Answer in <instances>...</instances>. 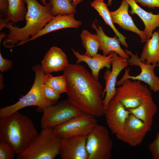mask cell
Segmentation results:
<instances>
[{
  "instance_id": "1",
  "label": "cell",
  "mask_w": 159,
  "mask_h": 159,
  "mask_svg": "<svg viewBox=\"0 0 159 159\" xmlns=\"http://www.w3.org/2000/svg\"><path fill=\"white\" fill-rule=\"evenodd\" d=\"M68 100L83 112L96 117L104 114L102 86L83 66L69 64L64 71Z\"/></svg>"
},
{
  "instance_id": "2",
  "label": "cell",
  "mask_w": 159,
  "mask_h": 159,
  "mask_svg": "<svg viewBox=\"0 0 159 159\" xmlns=\"http://www.w3.org/2000/svg\"><path fill=\"white\" fill-rule=\"evenodd\" d=\"M24 1L27 7L25 16L26 24L22 28L9 21L4 24L3 28L9 30V34L2 43L5 47L11 48L16 44L19 46L25 43L30 37L35 36L55 17L51 13L52 5L49 2L42 5L37 0Z\"/></svg>"
},
{
  "instance_id": "3",
  "label": "cell",
  "mask_w": 159,
  "mask_h": 159,
  "mask_svg": "<svg viewBox=\"0 0 159 159\" xmlns=\"http://www.w3.org/2000/svg\"><path fill=\"white\" fill-rule=\"evenodd\" d=\"M38 134L31 119L18 111L0 119V140L9 143L18 155L29 147Z\"/></svg>"
},
{
  "instance_id": "4",
  "label": "cell",
  "mask_w": 159,
  "mask_h": 159,
  "mask_svg": "<svg viewBox=\"0 0 159 159\" xmlns=\"http://www.w3.org/2000/svg\"><path fill=\"white\" fill-rule=\"evenodd\" d=\"M32 69L35 72L33 84L28 92L15 104L1 108L0 110V119L26 107L38 106L39 111L44 108L55 104L56 102L49 100L44 96L43 88L47 74L43 72L41 65L33 66Z\"/></svg>"
},
{
  "instance_id": "5",
  "label": "cell",
  "mask_w": 159,
  "mask_h": 159,
  "mask_svg": "<svg viewBox=\"0 0 159 159\" xmlns=\"http://www.w3.org/2000/svg\"><path fill=\"white\" fill-rule=\"evenodd\" d=\"M61 139L53 129H42L29 147L18 159H54L59 155Z\"/></svg>"
},
{
  "instance_id": "6",
  "label": "cell",
  "mask_w": 159,
  "mask_h": 159,
  "mask_svg": "<svg viewBox=\"0 0 159 159\" xmlns=\"http://www.w3.org/2000/svg\"><path fill=\"white\" fill-rule=\"evenodd\" d=\"M113 146L108 130L98 124L87 135L86 149L88 159H110Z\"/></svg>"
},
{
  "instance_id": "7",
  "label": "cell",
  "mask_w": 159,
  "mask_h": 159,
  "mask_svg": "<svg viewBox=\"0 0 159 159\" xmlns=\"http://www.w3.org/2000/svg\"><path fill=\"white\" fill-rule=\"evenodd\" d=\"M141 82L129 79L125 80L116 88V93L113 99L120 102L127 109L138 107L152 96L150 90Z\"/></svg>"
},
{
  "instance_id": "8",
  "label": "cell",
  "mask_w": 159,
  "mask_h": 159,
  "mask_svg": "<svg viewBox=\"0 0 159 159\" xmlns=\"http://www.w3.org/2000/svg\"><path fill=\"white\" fill-rule=\"evenodd\" d=\"M40 123L42 129L54 127L62 124L83 112L68 100L43 108Z\"/></svg>"
},
{
  "instance_id": "9",
  "label": "cell",
  "mask_w": 159,
  "mask_h": 159,
  "mask_svg": "<svg viewBox=\"0 0 159 159\" xmlns=\"http://www.w3.org/2000/svg\"><path fill=\"white\" fill-rule=\"evenodd\" d=\"M96 117L83 113L53 128L54 134L60 139L80 135H87L97 124Z\"/></svg>"
},
{
  "instance_id": "10",
  "label": "cell",
  "mask_w": 159,
  "mask_h": 159,
  "mask_svg": "<svg viewBox=\"0 0 159 159\" xmlns=\"http://www.w3.org/2000/svg\"><path fill=\"white\" fill-rule=\"evenodd\" d=\"M125 51L130 56L127 59L128 65L139 66L141 72L137 76H132L129 74L130 68L126 69L123 75L117 82L116 85H120L125 80L128 79L139 80L148 85L151 90L155 92L159 91V77L154 73V69L157 66L156 65L143 62L140 60L137 53L134 54L131 51L127 49H125Z\"/></svg>"
},
{
  "instance_id": "11",
  "label": "cell",
  "mask_w": 159,
  "mask_h": 159,
  "mask_svg": "<svg viewBox=\"0 0 159 159\" xmlns=\"http://www.w3.org/2000/svg\"><path fill=\"white\" fill-rule=\"evenodd\" d=\"M151 128L130 113L123 129L116 136L118 139L135 147L141 144Z\"/></svg>"
},
{
  "instance_id": "12",
  "label": "cell",
  "mask_w": 159,
  "mask_h": 159,
  "mask_svg": "<svg viewBox=\"0 0 159 159\" xmlns=\"http://www.w3.org/2000/svg\"><path fill=\"white\" fill-rule=\"evenodd\" d=\"M112 53L113 59L112 69L110 71L107 69L104 76L105 87L102 92V97H104L105 93V98L103 100L104 111L116 95L115 86L118 76L120 72L128 65L127 59L118 56L116 53L112 52Z\"/></svg>"
},
{
  "instance_id": "13",
  "label": "cell",
  "mask_w": 159,
  "mask_h": 159,
  "mask_svg": "<svg viewBox=\"0 0 159 159\" xmlns=\"http://www.w3.org/2000/svg\"><path fill=\"white\" fill-rule=\"evenodd\" d=\"M130 113L119 101L112 99L105 110L106 123L115 135L123 129Z\"/></svg>"
},
{
  "instance_id": "14",
  "label": "cell",
  "mask_w": 159,
  "mask_h": 159,
  "mask_svg": "<svg viewBox=\"0 0 159 159\" xmlns=\"http://www.w3.org/2000/svg\"><path fill=\"white\" fill-rule=\"evenodd\" d=\"M87 135L61 139L59 155L62 159H88L86 149Z\"/></svg>"
},
{
  "instance_id": "15",
  "label": "cell",
  "mask_w": 159,
  "mask_h": 159,
  "mask_svg": "<svg viewBox=\"0 0 159 159\" xmlns=\"http://www.w3.org/2000/svg\"><path fill=\"white\" fill-rule=\"evenodd\" d=\"M129 5L125 0H122L121 5L117 10L110 11L113 24H118L123 29L134 32L140 37L141 43L147 41L143 31L138 29L128 13Z\"/></svg>"
},
{
  "instance_id": "16",
  "label": "cell",
  "mask_w": 159,
  "mask_h": 159,
  "mask_svg": "<svg viewBox=\"0 0 159 159\" xmlns=\"http://www.w3.org/2000/svg\"><path fill=\"white\" fill-rule=\"evenodd\" d=\"M69 64L67 57L62 49L53 46L48 51L41 65L45 74L64 71Z\"/></svg>"
},
{
  "instance_id": "17",
  "label": "cell",
  "mask_w": 159,
  "mask_h": 159,
  "mask_svg": "<svg viewBox=\"0 0 159 159\" xmlns=\"http://www.w3.org/2000/svg\"><path fill=\"white\" fill-rule=\"evenodd\" d=\"M92 27L96 31L100 42L99 49L102 51L103 55L108 56L112 52H114L121 57L127 59H129V55L121 47L120 40L117 36L113 37L108 36L104 32L102 26H97L94 21L92 22Z\"/></svg>"
},
{
  "instance_id": "18",
  "label": "cell",
  "mask_w": 159,
  "mask_h": 159,
  "mask_svg": "<svg viewBox=\"0 0 159 159\" xmlns=\"http://www.w3.org/2000/svg\"><path fill=\"white\" fill-rule=\"evenodd\" d=\"M72 51L77 58V64L84 62L87 64L91 70V74L96 80H98L100 70L105 67L107 69L112 66L113 59L112 52L108 56L97 54L92 57L87 56L83 54H80L77 51L72 48Z\"/></svg>"
},
{
  "instance_id": "19",
  "label": "cell",
  "mask_w": 159,
  "mask_h": 159,
  "mask_svg": "<svg viewBox=\"0 0 159 159\" xmlns=\"http://www.w3.org/2000/svg\"><path fill=\"white\" fill-rule=\"evenodd\" d=\"M82 24L81 21L74 18V14H58L55 16L42 30L35 36L28 40L27 42L34 40L41 36L57 30L68 28H77L79 27Z\"/></svg>"
},
{
  "instance_id": "20",
  "label": "cell",
  "mask_w": 159,
  "mask_h": 159,
  "mask_svg": "<svg viewBox=\"0 0 159 159\" xmlns=\"http://www.w3.org/2000/svg\"><path fill=\"white\" fill-rule=\"evenodd\" d=\"M125 0L131 8L130 13L137 15L143 21L145 26L143 31L147 40L152 37L153 31L159 27V12L158 14H154L143 9L134 0Z\"/></svg>"
},
{
  "instance_id": "21",
  "label": "cell",
  "mask_w": 159,
  "mask_h": 159,
  "mask_svg": "<svg viewBox=\"0 0 159 159\" xmlns=\"http://www.w3.org/2000/svg\"><path fill=\"white\" fill-rule=\"evenodd\" d=\"M140 59L143 62L156 64L159 67V33L154 31L152 37L146 41Z\"/></svg>"
},
{
  "instance_id": "22",
  "label": "cell",
  "mask_w": 159,
  "mask_h": 159,
  "mask_svg": "<svg viewBox=\"0 0 159 159\" xmlns=\"http://www.w3.org/2000/svg\"><path fill=\"white\" fill-rule=\"evenodd\" d=\"M132 114L146 125L152 126L153 118L157 110V107L150 96L138 107L127 109Z\"/></svg>"
},
{
  "instance_id": "23",
  "label": "cell",
  "mask_w": 159,
  "mask_h": 159,
  "mask_svg": "<svg viewBox=\"0 0 159 159\" xmlns=\"http://www.w3.org/2000/svg\"><path fill=\"white\" fill-rule=\"evenodd\" d=\"M91 6L98 13L102 18L105 24L108 25L117 36L120 43L126 47H128L126 41V37L121 34L114 25L107 4L103 0H94L91 4Z\"/></svg>"
},
{
  "instance_id": "24",
  "label": "cell",
  "mask_w": 159,
  "mask_h": 159,
  "mask_svg": "<svg viewBox=\"0 0 159 159\" xmlns=\"http://www.w3.org/2000/svg\"><path fill=\"white\" fill-rule=\"evenodd\" d=\"M8 8L6 18L7 21L15 24L24 19L26 9L24 0H7Z\"/></svg>"
},
{
  "instance_id": "25",
  "label": "cell",
  "mask_w": 159,
  "mask_h": 159,
  "mask_svg": "<svg viewBox=\"0 0 159 159\" xmlns=\"http://www.w3.org/2000/svg\"><path fill=\"white\" fill-rule=\"evenodd\" d=\"M82 43L86 51L85 55L90 57L96 55L100 46V42L96 34L83 30L80 35Z\"/></svg>"
},
{
  "instance_id": "26",
  "label": "cell",
  "mask_w": 159,
  "mask_h": 159,
  "mask_svg": "<svg viewBox=\"0 0 159 159\" xmlns=\"http://www.w3.org/2000/svg\"><path fill=\"white\" fill-rule=\"evenodd\" d=\"M49 2L52 5L51 13L54 16L74 14L77 12L72 0H49Z\"/></svg>"
},
{
  "instance_id": "27",
  "label": "cell",
  "mask_w": 159,
  "mask_h": 159,
  "mask_svg": "<svg viewBox=\"0 0 159 159\" xmlns=\"http://www.w3.org/2000/svg\"><path fill=\"white\" fill-rule=\"evenodd\" d=\"M44 84H46L59 94L66 92L67 82L64 74L57 77L47 74Z\"/></svg>"
},
{
  "instance_id": "28",
  "label": "cell",
  "mask_w": 159,
  "mask_h": 159,
  "mask_svg": "<svg viewBox=\"0 0 159 159\" xmlns=\"http://www.w3.org/2000/svg\"><path fill=\"white\" fill-rule=\"evenodd\" d=\"M15 151L11 145L6 141L0 140V159H13Z\"/></svg>"
},
{
  "instance_id": "29",
  "label": "cell",
  "mask_w": 159,
  "mask_h": 159,
  "mask_svg": "<svg viewBox=\"0 0 159 159\" xmlns=\"http://www.w3.org/2000/svg\"><path fill=\"white\" fill-rule=\"evenodd\" d=\"M43 92L45 97L49 101L56 102L60 97V94L45 84L43 86Z\"/></svg>"
},
{
  "instance_id": "30",
  "label": "cell",
  "mask_w": 159,
  "mask_h": 159,
  "mask_svg": "<svg viewBox=\"0 0 159 159\" xmlns=\"http://www.w3.org/2000/svg\"><path fill=\"white\" fill-rule=\"evenodd\" d=\"M148 149L153 159H159V132H157L154 140L149 145Z\"/></svg>"
},
{
  "instance_id": "31",
  "label": "cell",
  "mask_w": 159,
  "mask_h": 159,
  "mask_svg": "<svg viewBox=\"0 0 159 159\" xmlns=\"http://www.w3.org/2000/svg\"><path fill=\"white\" fill-rule=\"evenodd\" d=\"M12 66V61L7 59L4 58L0 53V71L3 73L11 69Z\"/></svg>"
},
{
  "instance_id": "32",
  "label": "cell",
  "mask_w": 159,
  "mask_h": 159,
  "mask_svg": "<svg viewBox=\"0 0 159 159\" xmlns=\"http://www.w3.org/2000/svg\"><path fill=\"white\" fill-rule=\"evenodd\" d=\"M137 3H139L143 6L149 8H159V0H134Z\"/></svg>"
},
{
  "instance_id": "33",
  "label": "cell",
  "mask_w": 159,
  "mask_h": 159,
  "mask_svg": "<svg viewBox=\"0 0 159 159\" xmlns=\"http://www.w3.org/2000/svg\"><path fill=\"white\" fill-rule=\"evenodd\" d=\"M8 8L7 0H0V18L6 16Z\"/></svg>"
},
{
  "instance_id": "34",
  "label": "cell",
  "mask_w": 159,
  "mask_h": 159,
  "mask_svg": "<svg viewBox=\"0 0 159 159\" xmlns=\"http://www.w3.org/2000/svg\"><path fill=\"white\" fill-rule=\"evenodd\" d=\"M72 4L73 6L76 7L77 6L84 0H72Z\"/></svg>"
},
{
  "instance_id": "35",
  "label": "cell",
  "mask_w": 159,
  "mask_h": 159,
  "mask_svg": "<svg viewBox=\"0 0 159 159\" xmlns=\"http://www.w3.org/2000/svg\"><path fill=\"white\" fill-rule=\"evenodd\" d=\"M0 90L2 89L4 87V85L2 84L3 80V77L2 74H0Z\"/></svg>"
},
{
  "instance_id": "36",
  "label": "cell",
  "mask_w": 159,
  "mask_h": 159,
  "mask_svg": "<svg viewBox=\"0 0 159 159\" xmlns=\"http://www.w3.org/2000/svg\"><path fill=\"white\" fill-rule=\"evenodd\" d=\"M8 35H6L5 34L4 32H3L0 34V42L1 43V41L3 38H4L7 37Z\"/></svg>"
},
{
  "instance_id": "37",
  "label": "cell",
  "mask_w": 159,
  "mask_h": 159,
  "mask_svg": "<svg viewBox=\"0 0 159 159\" xmlns=\"http://www.w3.org/2000/svg\"><path fill=\"white\" fill-rule=\"evenodd\" d=\"M112 0H108V2L107 4V6H110L112 4Z\"/></svg>"
},
{
  "instance_id": "38",
  "label": "cell",
  "mask_w": 159,
  "mask_h": 159,
  "mask_svg": "<svg viewBox=\"0 0 159 159\" xmlns=\"http://www.w3.org/2000/svg\"><path fill=\"white\" fill-rule=\"evenodd\" d=\"M41 1L43 5H45L46 3V0H41Z\"/></svg>"
}]
</instances>
